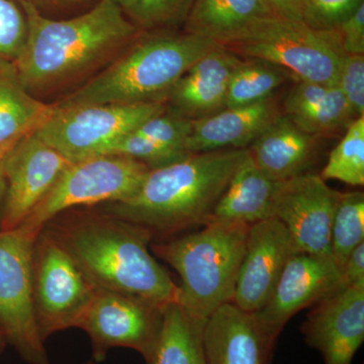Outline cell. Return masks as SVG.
<instances>
[{"label":"cell","mask_w":364,"mask_h":364,"mask_svg":"<svg viewBox=\"0 0 364 364\" xmlns=\"http://www.w3.org/2000/svg\"><path fill=\"white\" fill-rule=\"evenodd\" d=\"M43 230L68 251L97 289L156 309L178 301V286L151 255L153 236L144 228L97 208H79L57 215Z\"/></svg>","instance_id":"cell-1"},{"label":"cell","mask_w":364,"mask_h":364,"mask_svg":"<svg viewBox=\"0 0 364 364\" xmlns=\"http://www.w3.org/2000/svg\"><path fill=\"white\" fill-rule=\"evenodd\" d=\"M247 151L193 153L150 169L138 191L126 200L93 208L142 227L152 236L203 226Z\"/></svg>","instance_id":"cell-2"},{"label":"cell","mask_w":364,"mask_h":364,"mask_svg":"<svg viewBox=\"0 0 364 364\" xmlns=\"http://www.w3.org/2000/svg\"><path fill=\"white\" fill-rule=\"evenodd\" d=\"M25 13V47L13 64L28 92L59 85L107 58L135 37L138 28L112 0H100L87 13L55 21L28 4Z\"/></svg>","instance_id":"cell-3"},{"label":"cell","mask_w":364,"mask_h":364,"mask_svg":"<svg viewBox=\"0 0 364 364\" xmlns=\"http://www.w3.org/2000/svg\"><path fill=\"white\" fill-rule=\"evenodd\" d=\"M222 45L184 33L136 41L57 107L165 102L179 79L208 53Z\"/></svg>","instance_id":"cell-4"},{"label":"cell","mask_w":364,"mask_h":364,"mask_svg":"<svg viewBox=\"0 0 364 364\" xmlns=\"http://www.w3.org/2000/svg\"><path fill=\"white\" fill-rule=\"evenodd\" d=\"M203 226L195 233L151 244L153 253L181 277L177 304L203 328L215 310L233 301L249 230V225L237 222Z\"/></svg>","instance_id":"cell-5"},{"label":"cell","mask_w":364,"mask_h":364,"mask_svg":"<svg viewBox=\"0 0 364 364\" xmlns=\"http://www.w3.org/2000/svg\"><path fill=\"white\" fill-rule=\"evenodd\" d=\"M222 46L241 58L282 67L296 80L322 85H337L346 55L338 30H315L275 14L254 21Z\"/></svg>","instance_id":"cell-6"},{"label":"cell","mask_w":364,"mask_h":364,"mask_svg":"<svg viewBox=\"0 0 364 364\" xmlns=\"http://www.w3.org/2000/svg\"><path fill=\"white\" fill-rule=\"evenodd\" d=\"M149 170L144 163L119 155L70 163L16 229L37 237L47 223L66 210L126 200L138 191Z\"/></svg>","instance_id":"cell-7"},{"label":"cell","mask_w":364,"mask_h":364,"mask_svg":"<svg viewBox=\"0 0 364 364\" xmlns=\"http://www.w3.org/2000/svg\"><path fill=\"white\" fill-rule=\"evenodd\" d=\"M33 306L41 336L76 328L97 287L52 235L36 238L32 264Z\"/></svg>","instance_id":"cell-8"},{"label":"cell","mask_w":364,"mask_h":364,"mask_svg":"<svg viewBox=\"0 0 364 364\" xmlns=\"http://www.w3.org/2000/svg\"><path fill=\"white\" fill-rule=\"evenodd\" d=\"M166 109L164 102L57 107L36 131L70 163L105 155L112 144Z\"/></svg>","instance_id":"cell-9"},{"label":"cell","mask_w":364,"mask_h":364,"mask_svg":"<svg viewBox=\"0 0 364 364\" xmlns=\"http://www.w3.org/2000/svg\"><path fill=\"white\" fill-rule=\"evenodd\" d=\"M37 237L0 230V329L28 364H50L33 306L32 264Z\"/></svg>","instance_id":"cell-10"},{"label":"cell","mask_w":364,"mask_h":364,"mask_svg":"<svg viewBox=\"0 0 364 364\" xmlns=\"http://www.w3.org/2000/svg\"><path fill=\"white\" fill-rule=\"evenodd\" d=\"M162 309L97 289L76 328L90 337L92 360L97 363L117 347L133 349L145 359L156 340Z\"/></svg>","instance_id":"cell-11"},{"label":"cell","mask_w":364,"mask_h":364,"mask_svg":"<svg viewBox=\"0 0 364 364\" xmlns=\"http://www.w3.org/2000/svg\"><path fill=\"white\" fill-rule=\"evenodd\" d=\"M339 195L311 172L280 183L273 217L287 228L296 252L332 259V223Z\"/></svg>","instance_id":"cell-12"},{"label":"cell","mask_w":364,"mask_h":364,"mask_svg":"<svg viewBox=\"0 0 364 364\" xmlns=\"http://www.w3.org/2000/svg\"><path fill=\"white\" fill-rule=\"evenodd\" d=\"M69 164L36 132L16 144L4 160L6 189L0 230L20 227Z\"/></svg>","instance_id":"cell-13"},{"label":"cell","mask_w":364,"mask_h":364,"mask_svg":"<svg viewBox=\"0 0 364 364\" xmlns=\"http://www.w3.org/2000/svg\"><path fill=\"white\" fill-rule=\"evenodd\" d=\"M341 270L330 258L296 252L287 260L267 305L252 314L261 331L274 345L291 318L336 289Z\"/></svg>","instance_id":"cell-14"},{"label":"cell","mask_w":364,"mask_h":364,"mask_svg":"<svg viewBox=\"0 0 364 364\" xmlns=\"http://www.w3.org/2000/svg\"><path fill=\"white\" fill-rule=\"evenodd\" d=\"M296 252L287 228L277 218L250 225L232 303L249 314L261 310Z\"/></svg>","instance_id":"cell-15"},{"label":"cell","mask_w":364,"mask_h":364,"mask_svg":"<svg viewBox=\"0 0 364 364\" xmlns=\"http://www.w3.org/2000/svg\"><path fill=\"white\" fill-rule=\"evenodd\" d=\"M301 333L324 364H351L364 341V286L338 289L320 299Z\"/></svg>","instance_id":"cell-16"},{"label":"cell","mask_w":364,"mask_h":364,"mask_svg":"<svg viewBox=\"0 0 364 364\" xmlns=\"http://www.w3.org/2000/svg\"><path fill=\"white\" fill-rule=\"evenodd\" d=\"M241 57L223 46L198 60L165 100L167 111L195 122L225 109L228 87Z\"/></svg>","instance_id":"cell-17"},{"label":"cell","mask_w":364,"mask_h":364,"mask_svg":"<svg viewBox=\"0 0 364 364\" xmlns=\"http://www.w3.org/2000/svg\"><path fill=\"white\" fill-rule=\"evenodd\" d=\"M203 347L207 364H268L273 345L252 314L228 303L203 326Z\"/></svg>","instance_id":"cell-18"},{"label":"cell","mask_w":364,"mask_h":364,"mask_svg":"<svg viewBox=\"0 0 364 364\" xmlns=\"http://www.w3.org/2000/svg\"><path fill=\"white\" fill-rule=\"evenodd\" d=\"M282 112L274 95L256 104L230 107L193 122L186 143L193 153L228 149H246Z\"/></svg>","instance_id":"cell-19"},{"label":"cell","mask_w":364,"mask_h":364,"mask_svg":"<svg viewBox=\"0 0 364 364\" xmlns=\"http://www.w3.org/2000/svg\"><path fill=\"white\" fill-rule=\"evenodd\" d=\"M317 139L282 114L251 143L248 151L264 173L284 182L308 173L317 150Z\"/></svg>","instance_id":"cell-20"},{"label":"cell","mask_w":364,"mask_h":364,"mask_svg":"<svg viewBox=\"0 0 364 364\" xmlns=\"http://www.w3.org/2000/svg\"><path fill=\"white\" fill-rule=\"evenodd\" d=\"M280 183L264 173L247 151L205 223L237 222L250 226L273 218Z\"/></svg>","instance_id":"cell-21"},{"label":"cell","mask_w":364,"mask_h":364,"mask_svg":"<svg viewBox=\"0 0 364 364\" xmlns=\"http://www.w3.org/2000/svg\"><path fill=\"white\" fill-rule=\"evenodd\" d=\"M282 105L284 116L301 131L316 136L346 129L354 122L337 85L296 80Z\"/></svg>","instance_id":"cell-22"},{"label":"cell","mask_w":364,"mask_h":364,"mask_svg":"<svg viewBox=\"0 0 364 364\" xmlns=\"http://www.w3.org/2000/svg\"><path fill=\"white\" fill-rule=\"evenodd\" d=\"M54 112L26 91L14 65L0 61V159L26 136L35 133Z\"/></svg>","instance_id":"cell-23"},{"label":"cell","mask_w":364,"mask_h":364,"mask_svg":"<svg viewBox=\"0 0 364 364\" xmlns=\"http://www.w3.org/2000/svg\"><path fill=\"white\" fill-rule=\"evenodd\" d=\"M273 14L267 0H193L184 21L186 33L223 45L254 21Z\"/></svg>","instance_id":"cell-24"},{"label":"cell","mask_w":364,"mask_h":364,"mask_svg":"<svg viewBox=\"0 0 364 364\" xmlns=\"http://www.w3.org/2000/svg\"><path fill=\"white\" fill-rule=\"evenodd\" d=\"M203 329L178 304H168L162 309L156 340L145 358L146 363L207 364Z\"/></svg>","instance_id":"cell-25"},{"label":"cell","mask_w":364,"mask_h":364,"mask_svg":"<svg viewBox=\"0 0 364 364\" xmlns=\"http://www.w3.org/2000/svg\"><path fill=\"white\" fill-rule=\"evenodd\" d=\"M289 79L296 78L282 67L259 59L243 58L230 80L225 109L267 100Z\"/></svg>","instance_id":"cell-26"},{"label":"cell","mask_w":364,"mask_h":364,"mask_svg":"<svg viewBox=\"0 0 364 364\" xmlns=\"http://www.w3.org/2000/svg\"><path fill=\"white\" fill-rule=\"evenodd\" d=\"M361 243H364V193H340L331 230L332 259L340 270Z\"/></svg>","instance_id":"cell-27"},{"label":"cell","mask_w":364,"mask_h":364,"mask_svg":"<svg viewBox=\"0 0 364 364\" xmlns=\"http://www.w3.org/2000/svg\"><path fill=\"white\" fill-rule=\"evenodd\" d=\"M321 178L354 186L364 184V117L352 122L344 136L330 153Z\"/></svg>","instance_id":"cell-28"},{"label":"cell","mask_w":364,"mask_h":364,"mask_svg":"<svg viewBox=\"0 0 364 364\" xmlns=\"http://www.w3.org/2000/svg\"><path fill=\"white\" fill-rule=\"evenodd\" d=\"M193 122L165 109L161 114L144 122L135 132L152 142L176 152L189 154L186 143Z\"/></svg>","instance_id":"cell-29"},{"label":"cell","mask_w":364,"mask_h":364,"mask_svg":"<svg viewBox=\"0 0 364 364\" xmlns=\"http://www.w3.org/2000/svg\"><path fill=\"white\" fill-rule=\"evenodd\" d=\"M105 155L133 158L147 165L150 169H155L179 161L189 154L163 147L133 131L112 144Z\"/></svg>","instance_id":"cell-30"},{"label":"cell","mask_w":364,"mask_h":364,"mask_svg":"<svg viewBox=\"0 0 364 364\" xmlns=\"http://www.w3.org/2000/svg\"><path fill=\"white\" fill-rule=\"evenodd\" d=\"M193 0H136L124 13L136 28L151 30L186 21Z\"/></svg>","instance_id":"cell-31"},{"label":"cell","mask_w":364,"mask_h":364,"mask_svg":"<svg viewBox=\"0 0 364 364\" xmlns=\"http://www.w3.org/2000/svg\"><path fill=\"white\" fill-rule=\"evenodd\" d=\"M28 25L14 0H0V61L14 64L25 47Z\"/></svg>","instance_id":"cell-32"},{"label":"cell","mask_w":364,"mask_h":364,"mask_svg":"<svg viewBox=\"0 0 364 364\" xmlns=\"http://www.w3.org/2000/svg\"><path fill=\"white\" fill-rule=\"evenodd\" d=\"M364 0H305L303 23L320 31H336L363 6Z\"/></svg>","instance_id":"cell-33"},{"label":"cell","mask_w":364,"mask_h":364,"mask_svg":"<svg viewBox=\"0 0 364 364\" xmlns=\"http://www.w3.org/2000/svg\"><path fill=\"white\" fill-rule=\"evenodd\" d=\"M337 85L354 121L364 117V55H345Z\"/></svg>","instance_id":"cell-34"},{"label":"cell","mask_w":364,"mask_h":364,"mask_svg":"<svg viewBox=\"0 0 364 364\" xmlns=\"http://www.w3.org/2000/svg\"><path fill=\"white\" fill-rule=\"evenodd\" d=\"M346 55H364V4L338 28Z\"/></svg>","instance_id":"cell-35"},{"label":"cell","mask_w":364,"mask_h":364,"mask_svg":"<svg viewBox=\"0 0 364 364\" xmlns=\"http://www.w3.org/2000/svg\"><path fill=\"white\" fill-rule=\"evenodd\" d=\"M355 286H364V243L355 248L345 262L334 291Z\"/></svg>","instance_id":"cell-36"},{"label":"cell","mask_w":364,"mask_h":364,"mask_svg":"<svg viewBox=\"0 0 364 364\" xmlns=\"http://www.w3.org/2000/svg\"><path fill=\"white\" fill-rule=\"evenodd\" d=\"M305 0H267L273 13L287 20L303 21Z\"/></svg>","instance_id":"cell-37"},{"label":"cell","mask_w":364,"mask_h":364,"mask_svg":"<svg viewBox=\"0 0 364 364\" xmlns=\"http://www.w3.org/2000/svg\"><path fill=\"white\" fill-rule=\"evenodd\" d=\"M16 4H28L35 6L42 13L43 9H49V7H61L74 6V4H85L88 0H14Z\"/></svg>","instance_id":"cell-38"},{"label":"cell","mask_w":364,"mask_h":364,"mask_svg":"<svg viewBox=\"0 0 364 364\" xmlns=\"http://www.w3.org/2000/svg\"><path fill=\"white\" fill-rule=\"evenodd\" d=\"M4 159H0V218H1L2 207H4V196H6V176H4Z\"/></svg>","instance_id":"cell-39"},{"label":"cell","mask_w":364,"mask_h":364,"mask_svg":"<svg viewBox=\"0 0 364 364\" xmlns=\"http://www.w3.org/2000/svg\"><path fill=\"white\" fill-rule=\"evenodd\" d=\"M114 4L121 7L123 11H127L136 1V0H112Z\"/></svg>","instance_id":"cell-40"},{"label":"cell","mask_w":364,"mask_h":364,"mask_svg":"<svg viewBox=\"0 0 364 364\" xmlns=\"http://www.w3.org/2000/svg\"><path fill=\"white\" fill-rule=\"evenodd\" d=\"M7 345V341L6 339V336H4V333H2L1 329H0V353L4 350L6 346Z\"/></svg>","instance_id":"cell-41"},{"label":"cell","mask_w":364,"mask_h":364,"mask_svg":"<svg viewBox=\"0 0 364 364\" xmlns=\"http://www.w3.org/2000/svg\"><path fill=\"white\" fill-rule=\"evenodd\" d=\"M83 364H97V363H95V361H93L92 359H91V360L87 361V363Z\"/></svg>","instance_id":"cell-42"},{"label":"cell","mask_w":364,"mask_h":364,"mask_svg":"<svg viewBox=\"0 0 364 364\" xmlns=\"http://www.w3.org/2000/svg\"></svg>","instance_id":"cell-43"}]
</instances>
